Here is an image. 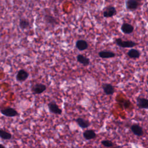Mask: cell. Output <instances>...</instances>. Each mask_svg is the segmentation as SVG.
<instances>
[{"label": "cell", "mask_w": 148, "mask_h": 148, "mask_svg": "<svg viewBox=\"0 0 148 148\" xmlns=\"http://www.w3.org/2000/svg\"><path fill=\"white\" fill-rule=\"evenodd\" d=\"M139 5V2L136 0H127L125 1V6L128 10L134 11L136 10Z\"/></svg>", "instance_id": "cell-5"}, {"label": "cell", "mask_w": 148, "mask_h": 148, "mask_svg": "<svg viewBox=\"0 0 148 148\" xmlns=\"http://www.w3.org/2000/svg\"><path fill=\"white\" fill-rule=\"evenodd\" d=\"M136 105L139 109H145L148 108V100L143 97H138L136 99Z\"/></svg>", "instance_id": "cell-8"}, {"label": "cell", "mask_w": 148, "mask_h": 148, "mask_svg": "<svg viewBox=\"0 0 148 148\" xmlns=\"http://www.w3.org/2000/svg\"><path fill=\"white\" fill-rule=\"evenodd\" d=\"M101 144L107 147V148H110L112 147H113L114 146V143H113V142L110 140H108V139H105L101 141Z\"/></svg>", "instance_id": "cell-21"}, {"label": "cell", "mask_w": 148, "mask_h": 148, "mask_svg": "<svg viewBox=\"0 0 148 148\" xmlns=\"http://www.w3.org/2000/svg\"><path fill=\"white\" fill-rule=\"evenodd\" d=\"M48 108L49 111L53 114H58V115L62 114V110L58 107L57 104L54 101L50 102L48 103Z\"/></svg>", "instance_id": "cell-4"}, {"label": "cell", "mask_w": 148, "mask_h": 148, "mask_svg": "<svg viewBox=\"0 0 148 148\" xmlns=\"http://www.w3.org/2000/svg\"><path fill=\"white\" fill-rule=\"evenodd\" d=\"M1 112L2 114L9 117H15L18 115V112H17V110L12 108H8L2 109L1 110Z\"/></svg>", "instance_id": "cell-6"}, {"label": "cell", "mask_w": 148, "mask_h": 148, "mask_svg": "<svg viewBox=\"0 0 148 148\" xmlns=\"http://www.w3.org/2000/svg\"><path fill=\"white\" fill-rule=\"evenodd\" d=\"M76 122L81 128H88L91 124L90 122L88 120H86L82 117L77 118L76 119Z\"/></svg>", "instance_id": "cell-15"}, {"label": "cell", "mask_w": 148, "mask_h": 148, "mask_svg": "<svg viewBox=\"0 0 148 148\" xmlns=\"http://www.w3.org/2000/svg\"><path fill=\"white\" fill-rule=\"evenodd\" d=\"M88 47V43L83 39L77 40L76 42V47L80 51H83L86 50Z\"/></svg>", "instance_id": "cell-16"}, {"label": "cell", "mask_w": 148, "mask_h": 148, "mask_svg": "<svg viewBox=\"0 0 148 148\" xmlns=\"http://www.w3.org/2000/svg\"><path fill=\"white\" fill-rule=\"evenodd\" d=\"M76 59H77V62H79L81 64L83 65L84 66H87L90 63V59L88 58L85 57L83 54H78L76 57Z\"/></svg>", "instance_id": "cell-17"}, {"label": "cell", "mask_w": 148, "mask_h": 148, "mask_svg": "<svg viewBox=\"0 0 148 148\" xmlns=\"http://www.w3.org/2000/svg\"><path fill=\"white\" fill-rule=\"evenodd\" d=\"M117 10L116 8L111 5H109L104 8V10L103 12V16L105 18L112 17L116 15Z\"/></svg>", "instance_id": "cell-2"}, {"label": "cell", "mask_w": 148, "mask_h": 148, "mask_svg": "<svg viewBox=\"0 0 148 148\" xmlns=\"http://www.w3.org/2000/svg\"><path fill=\"white\" fill-rule=\"evenodd\" d=\"M120 29L122 32L124 34H130L134 31V28L131 24L128 23H124L121 25Z\"/></svg>", "instance_id": "cell-10"}, {"label": "cell", "mask_w": 148, "mask_h": 148, "mask_svg": "<svg viewBox=\"0 0 148 148\" xmlns=\"http://www.w3.org/2000/svg\"><path fill=\"white\" fill-rule=\"evenodd\" d=\"M116 44L123 48H131L137 45V43L132 40H123L121 38H117L115 40Z\"/></svg>", "instance_id": "cell-1"}, {"label": "cell", "mask_w": 148, "mask_h": 148, "mask_svg": "<svg viewBox=\"0 0 148 148\" xmlns=\"http://www.w3.org/2000/svg\"><path fill=\"white\" fill-rule=\"evenodd\" d=\"M30 26L29 22L26 19H21L19 22V27L21 29H25Z\"/></svg>", "instance_id": "cell-20"}, {"label": "cell", "mask_w": 148, "mask_h": 148, "mask_svg": "<svg viewBox=\"0 0 148 148\" xmlns=\"http://www.w3.org/2000/svg\"><path fill=\"white\" fill-rule=\"evenodd\" d=\"M46 90V86L40 83L35 84L31 88V91L33 94H40Z\"/></svg>", "instance_id": "cell-3"}, {"label": "cell", "mask_w": 148, "mask_h": 148, "mask_svg": "<svg viewBox=\"0 0 148 148\" xmlns=\"http://www.w3.org/2000/svg\"><path fill=\"white\" fill-rule=\"evenodd\" d=\"M83 137L86 140H90L91 139H93L97 137V134L94 130H87L84 131L83 133Z\"/></svg>", "instance_id": "cell-12"}, {"label": "cell", "mask_w": 148, "mask_h": 148, "mask_svg": "<svg viewBox=\"0 0 148 148\" xmlns=\"http://www.w3.org/2000/svg\"><path fill=\"white\" fill-rule=\"evenodd\" d=\"M102 88L105 94L107 95H113L114 92V87L111 84L103 83L102 84Z\"/></svg>", "instance_id": "cell-7"}, {"label": "cell", "mask_w": 148, "mask_h": 148, "mask_svg": "<svg viewBox=\"0 0 148 148\" xmlns=\"http://www.w3.org/2000/svg\"><path fill=\"white\" fill-rule=\"evenodd\" d=\"M132 132L136 136H140L143 135V130L141 126L137 124H134L131 127Z\"/></svg>", "instance_id": "cell-9"}, {"label": "cell", "mask_w": 148, "mask_h": 148, "mask_svg": "<svg viewBox=\"0 0 148 148\" xmlns=\"http://www.w3.org/2000/svg\"><path fill=\"white\" fill-rule=\"evenodd\" d=\"M0 138L5 140H9L12 138V134L5 130H0Z\"/></svg>", "instance_id": "cell-19"}, {"label": "cell", "mask_w": 148, "mask_h": 148, "mask_svg": "<svg viewBox=\"0 0 148 148\" xmlns=\"http://www.w3.org/2000/svg\"><path fill=\"white\" fill-rule=\"evenodd\" d=\"M29 76V73L24 69H20L17 73L16 79L19 82L25 81Z\"/></svg>", "instance_id": "cell-14"}, {"label": "cell", "mask_w": 148, "mask_h": 148, "mask_svg": "<svg viewBox=\"0 0 148 148\" xmlns=\"http://www.w3.org/2000/svg\"><path fill=\"white\" fill-rule=\"evenodd\" d=\"M127 56L131 58H138L140 56V53L137 49H131L127 52Z\"/></svg>", "instance_id": "cell-18"}, {"label": "cell", "mask_w": 148, "mask_h": 148, "mask_svg": "<svg viewBox=\"0 0 148 148\" xmlns=\"http://www.w3.org/2000/svg\"><path fill=\"white\" fill-rule=\"evenodd\" d=\"M0 148H6L3 145H2V144H0Z\"/></svg>", "instance_id": "cell-22"}, {"label": "cell", "mask_w": 148, "mask_h": 148, "mask_svg": "<svg viewBox=\"0 0 148 148\" xmlns=\"http://www.w3.org/2000/svg\"><path fill=\"white\" fill-rule=\"evenodd\" d=\"M98 56L102 58H113L116 56V54L110 50H101L98 53Z\"/></svg>", "instance_id": "cell-11"}, {"label": "cell", "mask_w": 148, "mask_h": 148, "mask_svg": "<svg viewBox=\"0 0 148 148\" xmlns=\"http://www.w3.org/2000/svg\"><path fill=\"white\" fill-rule=\"evenodd\" d=\"M44 20L47 24H49L53 27H54L55 25L58 24V21L56 18L47 14H45Z\"/></svg>", "instance_id": "cell-13"}]
</instances>
